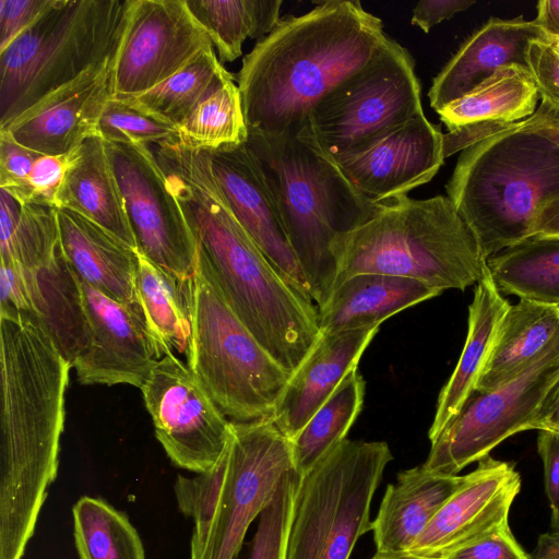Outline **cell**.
Listing matches in <instances>:
<instances>
[{
    "instance_id": "83f0119b",
    "label": "cell",
    "mask_w": 559,
    "mask_h": 559,
    "mask_svg": "<svg viewBox=\"0 0 559 559\" xmlns=\"http://www.w3.org/2000/svg\"><path fill=\"white\" fill-rule=\"evenodd\" d=\"M24 276L35 320L73 367L88 343V324L79 276L66 260L61 247L49 263L34 273H24Z\"/></svg>"
},
{
    "instance_id": "11a10c76",
    "label": "cell",
    "mask_w": 559,
    "mask_h": 559,
    "mask_svg": "<svg viewBox=\"0 0 559 559\" xmlns=\"http://www.w3.org/2000/svg\"><path fill=\"white\" fill-rule=\"evenodd\" d=\"M534 237L559 240V205L548 209L542 215Z\"/></svg>"
},
{
    "instance_id": "8d00e7d4",
    "label": "cell",
    "mask_w": 559,
    "mask_h": 559,
    "mask_svg": "<svg viewBox=\"0 0 559 559\" xmlns=\"http://www.w3.org/2000/svg\"><path fill=\"white\" fill-rule=\"evenodd\" d=\"M177 129L178 143L191 150L211 151L246 143L248 128L235 80L203 100Z\"/></svg>"
},
{
    "instance_id": "b9f144b4",
    "label": "cell",
    "mask_w": 559,
    "mask_h": 559,
    "mask_svg": "<svg viewBox=\"0 0 559 559\" xmlns=\"http://www.w3.org/2000/svg\"><path fill=\"white\" fill-rule=\"evenodd\" d=\"M71 151L62 155H41L34 164L21 204L53 206L57 192L69 167Z\"/></svg>"
},
{
    "instance_id": "f5cc1de1",
    "label": "cell",
    "mask_w": 559,
    "mask_h": 559,
    "mask_svg": "<svg viewBox=\"0 0 559 559\" xmlns=\"http://www.w3.org/2000/svg\"><path fill=\"white\" fill-rule=\"evenodd\" d=\"M530 559H559V512L550 510L548 530L540 534Z\"/></svg>"
},
{
    "instance_id": "4fadbf2b",
    "label": "cell",
    "mask_w": 559,
    "mask_h": 559,
    "mask_svg": "<svg viewBox=\"0 0 559 559\" xmlns=\"http://www.w3.org/2000/svg\"><path fill=\"white\" fill-rule=\"evenodd\" d=\"M105 147L140 254L181 280L192 278L198 245L153 150L106 141Z\"/></svg>"
},
{
    "instance_id": "ffe728a7",
    "label": "cell",
    "mask_w": 559,
    "mask_h": 559,
    "mask_svg": "<svg viewBox=\"0 0 559 559\" xmlns=\"http://www.w3.org/2000/svg\"><path fill=\"white\" fill-rule=\"evenodd\" d=\"M204 152L216 183L239 224L272 265L311 298L275 203L246 143Z\"/></svg>"
},
{
    "instance_id": "680465c9",
    "label": "cell",
    "mask_w": 559,
    "mask_h": 559,
    "mask_svg": "<svg viewBox=\"0 0 559 559\" xmlns=\"http://www.w3.org/2000/svg\"><path fill=\"white\" fill-rule=\"evenodd\" d=\"M557 511L559 512V507H558Z\"/></svg>"
},
{
    "instance_id": "7bdbcfd3",
    "label": "cell",
    "mask_w": 559,
    "mask_h": 559,
    "mask_svg": "<svg viewBox=\"0 0 559 559\" xmlns=\"http://www.w3.org/2000/svg\"><path fill=\"white\" fill-rule=\"evenodd\" d=\"M527 69L542 102L559 106V57L547 41V36L531 43Z\"/></svg>"
},
{
    "instance_id": "8992f818",
    "label": "cell",
    "mask_w": 559,
    "mask_h": 559,
    "mask_svg": "<svg viewBox=\"0 0 559 559\" xmlns=\"http://www.w3.org/2000/svg\"><path fill=\"white\" fill-rule=\"evenodd\" d=\"M335 286L356 274L408 277L441 290L476 285L486 266L478 242L447 195L384 203L333 247ZM335 288V287H334Z\"/></svg>"
},
{
    "instance_id": "2e32d148",
    "label": "cell",
    "mask_w": 559,
    "mask_h": 559,
    "mask_svg": "<svg viewBox=\"0 0 559 559\" xmlns=\"http://www.w3.org/2000/svg\"><path fill=\"white\" fill-rule=\"evenodd\" d=\"M79 280L88 324L87 346L73 364L79 383L141 388L164 356L141 305L120 304Z\"/></svg>"
},
{
    "instance_id": "f546056e",
    "label": "cell",
    "mask_w": 559,
    "mask_h": 559,
    "mask_svg": "<svg viewBox=\"0 0 559 559\" xmlns=\"http://www.w3.org/2000/svg\"><path fill=\"white\" fill-rule=\"evenodd\" d=\"M539 99L528 69L511 64L437 112L448 131L478 122L513 124L531 117Z\"/></svg>"
},
{
    "instance_id": "816d5d0a",
    "label": "cell",
    "mask_w": 559,
    "mask_h": 559,
    "mask_svg": "<svg viewBox=\"0 0 559 559\" xmlns=\"http://www.w3.org/2000/svg\"><path fill=\"white\" fill-rule=\"evenodd\" d=\"M526 430L559 433V383L546 396L536 414L528 421Z\"/></svg>"
},
{
    "instance_id": "8fae6325",
    "label": "cell",
    "mask_w": 559,
    "mask_h": 559,
    "mask_svg": "<svg viewBox=\"0 0 559 559\" xmlns=\"http://www.w3.org/2000/svg\"><path fill=\"white\" fill-rule=\"evenodd\" d=\"M423 111L414 59L391 38L377 58L318 103L305 128L338 162Z\"/></svg>"
},
{
    "instance_id": "7c38bea8",
    "label": "cell",
    "mask_w": 559,
    "mask_h": 559,
    "mask_svg": "<svg viewBox=\"0 0 559 559\" xmlns=\"http://www.w3.org/2000/svg\"><path fill=\"white\" fill-rule=\"evenodd\" d=\"M559 383V328L538 356L512 380L475 393L431 441L425 469L455 476L509 437L526 431L549 392Z\"/></svg>"
},
{
    "instance_id": "d6a6232c",
    "label": "cell",
    "mask_w": 559,
    "mask_h": 559,
    "mask_svg": "<svg viewBox=\"0 0 559 559\" xmlns=\"http://www.w3.org/2000/svg\"><path fill=\"white\" fill-rule=\"evenodd\" d=\"M502 295L559 306V240L532 237L486 260Z\"/></svg>"
},
{
    "instance_id": "ee69618b",
    "label": "cell",
    "mask_w": 559,
    "mask_h": 559,
    "mask_svg": "<svg viewBox=\"0 0 559 559\" xmlns=\"http://www.w3.org/2000/svg\"><path fill=\"white\" fill-rule=\"evenodd\" d=\"M53 0H0V51L26 31Z\"/></svg>"
},
{
    "instance_id": "836d02e7",
    "label": "cell",
    "mask_w": 559,
    "mask_h": 559,
    "mask_svg": "<svg viewBox=\"0 0 559 559\" xmlns=\"http://www.w3.org/2000/svg\"><path fill=\"white\" fill-rule=\"evenodd\" d=\"M186 3L210 36L222 64L241 56L248 37L259 41L282 21V0H186Z\"/></svg>"
},
{
    "instance_id": "f6af8a7d",
    "label": "cell",
    "mask_w": 559,
    "mask_h": 559,
    "mask_svg": "<svg viewBox=\"0 0 559 559\" xmlns=\"http://www.w3.org/2000/svg\"><path fill=\"white\" fill-rule=\"evenodd\" d=\"M444 559H530L507 524L495 533L469 544Z\"/></svg>"
},
{
    "instance_id": "7a4b0ae2",
    "label": "cell",
    "mask_w": 559,
    "mask_h": 559,
    "mask_svg": "<svg viewBox=\"0 0 559 559\" xmlns=\"http://www.w3.org/2000/svg\"><path fill=\"white\" fill-rule=\"evenodd\" d=\"M0 559H22L57 476L73 367L16 312H0Z\"/></svg>"
},
{
    "instance_id": "9f6ffc18",
    "label": "cell",
    "mask_w": 559,
    "mask_h": 559,
    "mask_svg": "<svg viewBox=\"0 0 559 559\" xmlns=\"http://www.w3.org/2000/svg\"><path fill=\"white\" fill-rule=\"evenodd\" d=\"M371 559H438L432 557L420 556L413 552H377Z\"/></svg>"
},
{
    "instance_id": "bcb514c9",
    "label": "cell",
    "mask_w": 559,
    "mask_h": 559,
    "mask_svg": "<svg viewBox=\"0 0 559 559\" xmlns=\"http://www.w3.org/2000/svg\"><path fill=\"white\" fill-rule=\"evenodd\" d=\"M0 293V312L24 313L35 319L24 273L12 260L1 259Z\"/></svg>"
},
{
    "instance_id": "7dc6e473",
    "label": "cell",
    "mask_w": 559,
    "mask_h": 559,
    "mask_svg": "<svg viewBox=\"0 0 559 559\" xmlns=\"http://www.w3.org/2000/svg\"><path fill=\"white\" fill-rule=\"evenodd\" d=\"M537 452L544 466L545 492L550 510L559 507V433L539 431Z\"/></svg>"
},
{
    "instance_id": "db71d44e",
    "label": "cell",
    "mask_w": 559,
    "mask_h": 559,
    "mask_svg": "<svg viewBox=\"0 0 559 559\" xmlns=\"http://www.w3.org/2000/svg\"><path fill=\"white\" fill-rule=\"evenodd\" d=\"M536 24L547 37L559 36V0H540L536 5Z\"/></svg>"
},
{
    "instance_id": "d4e9b609",
    "label": "cell",
    "mask_w": 559,
    "mask_h": 559,
    "mask_svg": "<svg viewBox=\"0 0 559 559\" xmlns=\"http://www.w3.org/2000/svg\"><path fill=\"white\" fill-rule=\"evenodd\" d=\"M417 280L377 274H356L340 283L320 308L321 334L379 326L402 310L442 294Z\"/></svg>"
},
{
    "instance_id": "9c48e42d",
    "label": "cell",
    "mask_w": 559,
    "mask_h": 559,
    "mask_svg": "<svg viewBox=\"0 0 559 559\" xmlns=\"http://www.w3.org/2000/svg\"><path fill=\"white\" fill-rule=\"evenodd\" d=\"M187 365L235 423L272 419L289 374L231 310L198 257Z\"/></svg>"
},
{
    "instance_id": "e575fe53",
    "label": "cell",
    "mask_w": 559,
    "mask_h": 559,
    "mask_svg": "<svg viewBox=\"0 0 559 559\" xmlns=\"http://www.w3.org/2000/svg\"><path fill=\"white\" fill-rule=\"evenodd\" d=\"M364 396L362 376L357 368L352 369L290 441L295 469L300 477L346 439L362 408Z\"/></svg>"
},
{
    "instance_id": "4dcf8cb0",
    "label": "cell",
    "mask_w": 559,
    "mask_h": 559,
    "mask_svg": "<svg viewBox=\"0 0 559 559\" xmlns=\"http://www.w3.org/2000/svg\"><path fill=\"white\" fill-rule=\"evenodd\" d=\"M136 293L163 354L186 353L191 335L192 278L181 280L140 254Z\"/></svg>"
},
{
    "instance_id": "6f0895ef",
    "label": "cell",
    "mask_w": 559,
    "mask_h": 559,
    "mask_svg": "<svg viewBox=\"0 0 559 559\" xmlns=\"http://www.w3.org/2000/svg\"><path fill=\"white\" fill-rule=\"evenodd\" d=\"M547 41L550 44L551 48L559 57V36L558 37H547Z\"/></svg>"
},
{
    "instance_id": "ab89813d",
    "label": "cell",
    "mask_w": 559,
    "mask_h": 559,
    "mask_svg": "<svg viewBox=\"0 0 559 559\" xmlns=\"http://www.w3.org/2000/svg\"><path fill=\"white\" fill-rule=\"evenodd\" d=\"M99 133L106 142L162 145L178 142L177 127L155 120L110 98L102 114Z\"/></svg>"
},
{
    "instance_id": "c3c4849f",
    "label": "cell",
    "mask_w": 559,
    "mask_h": 559,
    "mask_svg": "<svg viewBox=\"0 0 559 559\" xmlns=\"http://www.w3.org/2000/svg\"><path fill=\"white\" fill-rule=\"evenodd\" d=\"M473 4L474 0H421L413 9L411 23L428 33L437 24L452 19Z\"/></svg>"
},
{
    "instance_id": "9a60e30c",
    "label": "cell",
    "mask_w": 559,
    "mask_h": 559,
    "mask_svg": "<svg viewBox=\"0 0 559 559\" xmlns=\"http://www.w3.org/2000/svg\"><path fill=\"white\" fill-rule=\"evenodd\" d=\"M212 49L186 0H130L114 60L112 97L144 93Z\"/></svg>"
},
{
    "instance_id": "484cf974",
    "label": "cell",
    "mask_w": 559,
    "mask_h": 559,
    "mask_svg": "<svg viewBox=\"0 0 559 559\" xmlns=\"http://www.w3.org/2000/svg\"><path fill=\"white\" fill-rule=\"evenodd\" d=\"M511 304L499 292L486 264L468 306L467 335L457 364L438 396L428 431L433 441L475 394L502 318Z\"/></svg>"
},
{
    "instance_id": "30bf717a",
    "label": "cell",
    "mask_w": 559,
    "mask_h": 559,
    "mask_svg": "<svg viewBox=\"0 0 559 559\" xmlns=\"http://www.w3.org/2000/svg\"><path fill=\"white\" fill-rule=\"evenodd\" d=\"M392 460L384 441L346 438L300 477L286 559H349L371 531V501Z\"/></svg>"
},
{
    "instance_id": "60d3db41",
    "label": "cell",
    "mask_w": 559,
    "mask_h": 559,
    "mask_svg": "<svg viewBox=\"0 0 559 559\" xmlns=\"http://www.w3.org/2000/svg\"><path fill=\"white\" fill-rule=\"evenodd\" d=\"M44 154L20 143L0 130V187L22 203L35 162Z\"/></svg>"
},
{
    "instance_id": "cb8c5ba5",
    "label": "cell",
    "mask_w": 559,
    "mask_h": 559,
    "mask_svg": "<svg viewBox=\"0 0 559 559\" xmlns=\"http://www.w3.org/2000/svg\"><path fill=\"white\" fill-rule=\"evenodd\" d=\"M463 479L464 475H440L421 465L400 472L371 523L377 552L409 551Z\"/></svg>"
},
{
    "instance_id": "5bb4252c",
    "label": "cell",
    "mask_w": 559,
    "mask_h": 559,
    "mask_svg": "<svg viewBox=\"0 0 559 559\" xmlns=\"http://www.w3.org/2000/svg\"><path fill=\"white\" fill-rule=\"evenodd\" d=\"M140 389L155 436L174 464L200 474L222 459L231 439V421L188 365L165 354Z\"/></svg>"
},
{
    "instance_id": "ba28073f",
    "label": "cell",
    "mask_w": 559,
    "mask_h": 559,
    "mask_svg": "<svg viewBox=\"0 0 559 559\" xmlns=\"http://www.w3.org/2000/svg\"><path fill=\"white\" fill-rule=\"evenodd\" d=\"M130 0H53L0 51V129L38 100L114 57Z\"/></svg>"
},
{
    "instance_id": "4316f807",
    "label": "cell",
    "mask_w": 559,
    "mask_h": 559,
    "mask_svg": "<svg viewBox=\"0 0 559 559\" xmlns=\"http://www.w3.org/2000/svg\"><path fill=\"white\" fill-rule=\"evenodd\" d=\"M55 205L90 218L138 250L102 136L90 138L71 151Z\"/></svg>"
},
{
    "instance_id": "3957f363",
    "label": "cell",
    "mask_w": 559,
    "mask_h": 559,
    "mask_svg": "<svg viewBox=\"0 0 559 559\" xmlns=\"http://www.w3.org/2000/svg\"><path fill=\"white\" fill-rule=\"evenodd\" d=\"M390 39L382 21L357 0L320 1L302 15L282 19L243 57L235 76L248 130L298 133L318 103Z\"/></svg>"
},
{
    "instance_id": "52a82bcc",
    "label": "cell",
    "mask_w": 559,
    "mask_h": 559,
    "mask_svg": "<svg viewBox=\"0 0 559 559\" xmlns=\"http://www.w3.org/2000/svg\"><path fill=\"white\" fill-rule=\"evenodd\" d=\"M295 468L290 440L272 419L231 421L222 459L174 486L179 510L193 520L190 559H238L250 524Z\"/></svg>"
},
{
    "instance_id": "277c9868",
    "label": "cell",
    "mask_w": 559,
    "mask_h": 559,
    "mask_svg": "<svg viewBox=\"0 0 559 559\" xmlns=\"http://www.w3.org/2000/svg\"><path fill=\"white\" fill-rule=\"evenodd\" d=\"M246 146L320 308L337 278L335 242L376 217L384 204L359 193L306 128L277 135L248 130Z\"/></svg>"
},
{
    "instance_id": "f907efd6",
    "label": "cell",
    "mask_w": 559,
    "mask_h": 559,
    "mask_svg": "<svg viewBox=\"0 0 559 559\" xmlns=\"http://www.w3.org/2000/svg\"><path fill=\"white\" fill-rule=\"evenodd\" d=\"M518 126L522 130L543 135L559 146V106L542 102L535 112Z\"/></svg>"
},
{
    "instance_id": "6da1fadb",
    "label": "cell",
    "mask_w": 559,
    "mask_h": 559,
    "mask_svg": "<svg viewBox=\"0 0 559 559\" xmlns=\"http://www.w3.org/2000/svg\"><path fill=\"white\" fill-rule=\"evenodd\" d=\"M224 298L264 349L292 374L321 336L312 299L293 286L239 224L204 151L178 142L153 150Z\"/></svg>"
},
{
    "instance_id": "5b68a950",
    "label": "cell",
    "mask_w": 559,
    "mask_h": 559,
    "mask_svg": "<svg viewBox=\"0 0 559 559\" xmlns=\"http://www.w3.org/2000/svg\"><path fill=\"white\" fill-rule=\"evenodd\" d=\"M518 123L463 150L445 186L485 260L534 237L559 205V146Z\"/></svg>"
},
{
    "instance_id": "44dd1931",
    "label": "cell",
    "mask_w": 559,
    "mask_h": 559,
    "mask_svg": "<svg viewBox=\"0 0 559 559\" xmlns=\"http://www.w3.org/2000/svg\"><path fill=\"white\" fill-rule=\"evenodd\" d=\"M546 38L534 20L490 17L474 32L433 78L428 92L430 106L439 111L461 98L500 68L516 64L527 69L533 40Z\"/></svg>"
},
{
    "instance_id": "e0dca14e",
    "label": "cell",
    "mask_w": 559,
    "mask_h": 559,
    "mask_svg": "<svg viewBox=\"0 0 559 559\" xmlns=\"http://www.w3.org/2000/svg\"><path fill=\"white\" fill-rule=\"evenodd\" d=\"M522 486L513 462L490 454L464 475L461 486L443 503L409 552L444 559L509 524L512 503Z\"/></svg>"
},
{
    "instance_id": "d6986e66",
    "label": "cell",
    "mask_w": 559,
    "mask_h": 559,
    "mask_svg": "<svg viewBox=\"0 0 559 559\" xmlns=\"http://www.w3.org/2000/svg\"><path fill=\"white\" fill-rule=\"evenodd\" d=\"M115 56L48 94L7 128L13 139L44 155H62L100 136L99 121L114 95Z\"/></svg>"
},
{
    "instance_id": "f1b7e54d",
    "label": "cell",
    "mask_w": 559,
    "mask_h": 559,
    "mask_svg": "<svg viewBox=\"0 0 559 559\" xmlns=\"http://www.w3.org/2000/svg\"><path fill=\"white\" fill-rule=\"evenodd\" d=\"M559 328V306L520 299L499 325L475 393L490 392L512 380L546 347Z\"/></svg>"
},
{
    "instance_id": "681fc988",
    "label": "cell",
    "mask_w": 559,
    "mask_h": 559,
    "mask_svg": "<svg viewBox=\"0 0 559 559\" xmlns=\"http://www.w3.org/2000/svg\"><path fill=\"white\" fill-rule=\"evenodd\" d=\"M514 124V123H513ZM513 124L499 122H478L443 133L444 157L463 151L473 144L509 129Z\"/></svg>"
},
{
    "instance_id": "74e56055",
    "label": "cell",
    "mask_w": 559,
    "mask_h": 559,
    "mask_svg": "<svg viewBox=\"0 0 559 559\" xmlns=\"http://www.w3.org/2000/svg\"><path fill=\"white\" fill-rule=\"evenodd\" d=\"M59 247L58 209L27 203L21 204L17 224L10 240L0 246V257L31 274L49 263Z\"/></svg>"
},
{
    "instance_id": "1f68e13d",
    "label": "cell",
    "mask_w": 559,
    "mask_h": 559,
    "mask_svg": "<svg viewBox=\"0 0 559 559\" xmlns=\"http://www.w3.org/2000/svg\"><path fill=\"white\" fill-rule=\"evenodd\" d=\"M231 80L235 76L212 49L155 87L116 99L147 117L178 127L203 100Z\"/></svg>"
},
{
    "instance_id": "d590c367",
    "label": "cell",
    "mask_w": 559,
    "mask_h": 559,
    "mask_svg": "<svg viewBox=\"0 0 559 559\" xmlns=\"http://www.w3.org/2000/svg\"><path fill=\"white\" fill-rule=\"evenodd\" d=\"M72 515L80 559H145L141 538L128 516L105 500L82 497Z\"/></svg>"
},
{
    "instance_id": "ac0fdd59",
    "label": "cell",
    "mask_w": 559,
    "mask_h": 559,
    "mask_svg": "<svg viewBox=\"0 0 559 559\" xmlns=\"http://www.w3.org/2000/svg\"><path fill=\"white\" fill-rule=\"evenodd\" d=\"M444 159L443 133L423 111L365 151L336 163L359 193L384 204L429 182Z\"/></svg>"
},
{
    "instance_id": "f35d334b",
    "label": "cell",
    "mask_w": 559,
    "mask_h": 559,
    "mask_svg": "<svg viewBox=\"0 0 559 559\" xmlns=\"http://www.w3.org/2000/svg\"><path fill=\"white\" fill-rule=\"evenodd\" d=\"M300 476L289 471L271 503L258 518L248 559H286L288 534Z\"/></svg>"
},
{
    "instance_id": "603a6c76",
    "label": "cell",
    "mask_w": 559,
    "mask_h": 559,
    "mask_svg": "<svg viewBox=\"0 0 559 559\" xmlns=\"http://www.w3.org/2000/svg\"><path fill=\"white\" fill-rule=\"evenodd\" d=\"M61 251L80 278L124 305L140 304V252L90 218L58 209Z\"/></svg>"
},
{
    "instance_id": "7402d4cb",
    "label": "cell",
    "mask_w": 559,
    "mask_h": 559,
    "mask_svg": "<svg viewBox=\"0 0 559 559\" xmlns=\"http://www.w3.org/2000/svg\"><path fill=\"white\" fill-rule=\"evenodd\" d=\"M379 326L321 334L292 373L275 408L273 423L290 441L331 396L345 376L357 368Z\"/></svg>"
}]
</instances>
